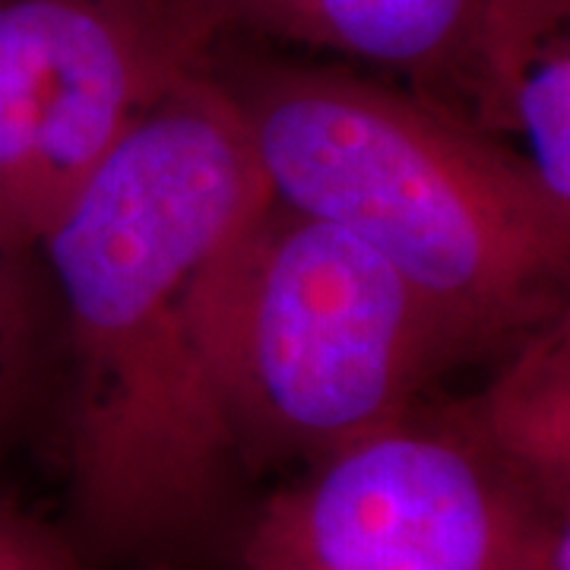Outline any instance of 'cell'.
Returning <instances> with one entry per match:
<instances>
[{"label":"cell","instance_id":"obj_1","mask_svg":"<svg viewBox=\"0 0 570 570\" xmlns=\"http://www.w3.org/2000/svg\"><path fill=\"white\" fill-rule=\"evenodd\" d=\"M269 197L213 63L153 105L36 250L77 358L70 539L108 568L235 551L247 479L206 367L200 288Z\"/></svg>","mask_w":570,"mask_h":570},{"label":"cell","instance_id":"obj_2","mask_svg":"<svg viewBox=\"0 0 570 570\" xmlns=\"http://www.w3.org/2000/svg\"><path fill=\"white\" fill-rule=\"evenodd\" d=\"M213 73L269 194L381 254L466 355L568 314L570 206L517 146L346 63L216 51Z\"/></svg>","mask_w":570,"mask_h":570},{"label":"cell","instance_id":"obj_3","mask_svg":"<svg viewBox=\"0 0 570 570\" xmlns=\"http://www.w3.org/2000/svg\"><path fill=\"white\" fill-rule=\"evenodd\" d=\"M200 340L247 479L381 431L469 358L381 254L273 194L206 269Z\"/></svg>","mask_w":570,"mask_h":570},{"label":"cell","instance_id":"obj_4","mask_svg":"<svg viewBox=\"0 0 570 570\" xmlns=\"http://www.w3.org/2000/svg\"><path fill=\"white\" fill-rule=\"evenodd\" d=\"M558 504L482 441L463 403H422L257 501L242 570H549Z\"/></svg>","mask_w":570,"mask_h":570},{"label":"cell","instance_id":"obj_5","mask_svg":"<svg viewBox=\"0 0 570 570\" xmlns=\"http://www.w3.org/2000/svg\"><path fill=\"white\" fill-rule=\"evenodd\" d=\"M219 41L190 0H0V247L36 250Z\"/></svg>","mask_w":570,"mask_h":570},{"label":"cell","instance_id":"obj_6","mask_svg":"<svg viewBox=\"0 0 570 570\" xmlns=\"http://www.w3.org/2000/svg\"><path fill=\"white\" fill-rule=\"evenodd\" d=\"M219 48L295 45L422 96L472 124L482 51L508 0H190ZM475 127V124H472Z\"/></svg>","mask_w":570,"mask_h":570},{"label":"cell","instance_id":"obj_7","mask_svg":"<svg viewBox=\"0 0 570 570\" xmlns=\"http://www.w3.org/2000/svg\"><path fill=\"white\" fill-rule=\"evenodd\" d=\"M494 453L570 508V321L558 314L508 346V362L460 400Z\"/></svg>","mask_w":570,"mask_h":570},{"label":"cell","instance_id":"obj_8","mask_svg":"<svg viewBox=\"0 0 570 570\" xmlns=\"http://www.w3.org/2000/svg\"><path fill=\"white\" fill-rule=\"evenodd\" d=\"M22 257L0 247V444L13 431L22 409V390L32 352V314L29 285L22 276Z\"/></svg>","mask_w":570,"mask_h":570},{"label":"cell","instance_id":"obj_9","mask_svg":"<svg viewBox=\"0 0 570 570\" xmlns=\"http://www.w3.org/2000/svg\"><path fill=\"white\" fill-rule=\"evenodd\" d=\"M0 570H181L165 564H127L108 568L92 561L70 539V532L58 530L22 510L17 501L0 498Z\"/></svg>","mask_w":570,"mask_h":570},{"label":"cell","instance_id":"obj_10","mask_svg":"<svg viewBox=\"0 0 570 570\" xmlns=\"http://www.w3.org/2000/svg\"><path fill=\"white\" fill-rule=\"evenodd\" d=\"M549 570H570V539H568V542H561V546H558L554 558H551Z\"/></svg>","mask_w":570,"mask_h":570}]
</instances>
